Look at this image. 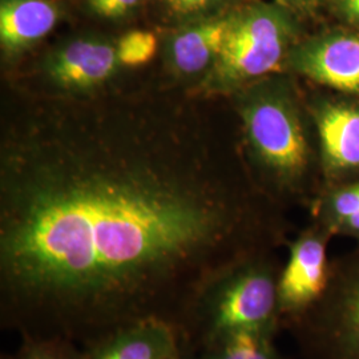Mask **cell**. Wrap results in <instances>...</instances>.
<instances>
[{
	"label": "cell",
	"mask_w": 359,
	"mask_h": 359,
	"mask_svg": "<svg viewBox=\"0 0 359 359\" xmlns=\"http://www.w3.org/2000/svg\"><path fill=\"white\" fill-rule=\"evenodd\" d=\"M295 19L277 3L234 10L224 47L206 74V90H238L280 68L297 44Z\"/></svg>",
	"instance_id": "3957f363"
},
{
	"label": "cell",
	"mask_w": 359,
	"mask_h": 359,
	"mask_svg": "<svg viewBox=\"0 0 359 359\" xmlns=\"http://www.w3.org/2000/svg\"><path fill=\"white\" fill-rule=\"evenodd\" d=\"M116 46L121 65L137 67L148 63L154 57L157 50V38L148 31H130Z\"/></svg>",
	"instance_id": "2e32d148"
},
{
	"label": "cell",
	"mask_w": 359,
	"mask_h": 359,
	"mask_svg": "<svg viewBox=\"0 0 359 359\" xmlns=\"http://www.w3.org/2000/svg\"><path fill=\"white\" fill-rule=\"evenodd\" d=\"M326 1L327 0H276L277 4L293 13L295 18L314 15Z\"/></svg>",
	"instance_id": "d6986e66"
},
{
	"label": "cell",
	"mask_w": 359,
	"mask_h": 359,
	"mask_svg": "<svg viewBox=\"0 0 359 359\" xmlns=\"http://www.w3.org/2000/svg\"><path fill=\"white\" fill-rule=\"evenodd\" d=\"M234 10L189 22L169 43V59L182 75H196L210 69L217 60L231 26Z\"/></svg>",
	"instance_id": "30bf717a"
},
{
	"label": "cell",
	"mask_w": 359,
	"mask_h": 359,
	"mask_svg": "<svg viewBox=\"0 0 359 359\" xmlns=\"http://www.w3.org/2000/svg\"><path fill=\"white\" fill-rule=\"evenodd\" d=\"M142 0H88L90 10L105 19H120L132 13Z\"/></svg>",
	"instance_id": "ac0fdd59"
},
{
	"label": "cell",
	"mask_w": 359,
	"mask_h": 359,
	"mask_svg": "<svg viewBox=\"0 0 359 359\" xmlns=\"http://www.w3.org/2000/svg\"><path fill=\"white\" fill-rule=\"evenodd\" d=\"M182 359H187V358H184V357H182Z\"/></svg>",
	"instance_id": "44dd1931"
},
{
	"label": "cell",
	"mask_w": 359,
	"mask_h": 359,
	"mask_svg": "<svg viewBox=\"0 0 359 359\" xmlns=\"http://www.w3.org/2000/svg\"><path fill=\"white\" fill-rule=\"evenodd\" d=\"M240 115L249 144L280 193L299 191L309 147L293 93L283 81L248 86Z\"/></svg>",
	"instance_id": "277c9868"
},
{
	"label": "cell",
	"mask_w": 359,
	"mask_h": 359,
	"mask_svg": "<svg viewBox=\"0 0 359 359\" xmlns=\"http://www.w3.org/2000/svg\"><path fill=\"white\" fill-rule=\"evenodd\" d=\"M330 237L329 231L314 224L289 245L278 283L283 329L287 330L302 318L321 299L330 283L333 271L327 249Z\"/></svg>",
	"instance_id": "8992f818"
},
{
	"label": "cell",
	"mask_w": 359,
	"mask_h": 359,
	"mask_svg": "<svg viewBox=\"0 0 359 359\" xmlns=\"http://www.w3.org/2000/svg\"><path fill=\"white\" fill-rule=\"evenodd\" d=\"M228 1L231 0H164L169 13L185 22L210 16Z\"/></svg>",
	"instance_id": "e0dca14e"
},
{
	"label": "cell",
	"mask_w": 359,
	"mask_h": 359,
	"mask_svg": "<svg viewBox=\"0 0 359 359\" xmlns=\"http://www.w3.org/2000/svg\"><path fill=\"white\" fill-rule=\"evenodd\" d=\"M1 359H84L81 347L60 338H22V345L13 354Z\"/></svg>",
	"instance_id": "9a60e30c"
},
{
	"label": "cell",
	"mask_w": 359,
	"mask_h": 359,
	"mask_svg": "<svg viewBox=\"0 0 359 359\" xmlns=\"http://www.w3.org/2000/svg\"><path fill=\"white\" fill-rule=\"evenodd\" d=\"M287 65L314 83L359 96V31L335 29L297 43Z\"/></svg>",
	"instance_id": "52a82bcc"
},
{
	"label": "cell",
	"mask_w": 359,
	"mask_h": 359,
	"mask_svg": "<svg viewBox=\"0 0 359 359\" xmlns=\"http://www.w3.org/2000/svg\"><path fill=\"white\" fill-rule=\"evenodd\" d=\"M335 13L359 29V0H330Z\"/></svg>",
	"instance_id": "ffe728a7"
},
{
	"label": "cell",
	"mask_w": 359,
	"mask_h": 359,
	"mask_svg": "<svg viewBox=\"0 0 359 359\" xmlns=\"http://www.w3.org/2000/svg\"><path fill=\"white\" fill-rule=\"evenodd\" d=\"M51 0H0L1 50L15 56L47 36L59 20Z\"/></svg>",
	"instance_id": "7c38bea8"
},
{
	"label": "cell",
	"mask_w": 359,
	"mask_h": 359,
	"mask_svg": "<svg viewBox=\"0 0 359 359\" xmlns=\"http://www.w3.org/2000/svg\"><path fill=\"white\" fill-rule=\"evenodd\" d=\"M287 330L305 359H359V249L333 262L321 299Z\"/></svg>",
	"instance_id": "5b68a950"
},
{
	"label": "cell",
	"mask_w": 359,
	"mask_h": 359,
	"mask_svg": "<svg viewBox=\"0 0 359 359\" xmlns=\"http://www.w3.org/2000/svg\"><path fill=\"white\" fill-rule=\"evenodd\" d=\"M185 358V357H184ZM187 359H285L276 346V337L257 332L231 334Z\"/></svg>",
	"instance_id": "5bb4252c"
},
{
	"label": "cell",
	"mask_w": 359,
	"mask_h": 359,
	"mask_svg": "<svg viewBox=\"0 0 359 359\" xmlns=\"http://www.w3.org/2000/svg\"><path fill=\"white\" fill-rule=\"evenodd\" d=\"M182 129L132 109H51L7 136L0 326L80 347L137 322L181 330L222 270L276 241L274 218Z\"/></svg>",
	"instance_id": "6da1fadb"
},
{
	"label": "cell",
	"mask_w": 359,
	"mask_h": 359,
	"mask_svg": "<svg viewBox=\"0 0 359 359\" xmlns=\"http://www.w3.org/2000/svg\"><path fill=\"white\" fill-rule=\"evenodd\" d=\"M314 115L325 169L333 175L359 169V107L322 103Z\"/></svg>",
	"instance_id": "8fae6325"
},
{
	"label": "cell",
	"mask_w": 359,
	"mask_h": 359,
	"mask_svg": "<svg viewBox=\"0 0 359 359\" xmlns=\"http://www.w3.org/2000/svg\"><path fill=\"white\" fill-rule=\"evenodd\" d=\"M84 359H182L180 334L167 322H137L81 347Z\"/></svg>",
	"instance_id": "9c48e42d"
},
{
	"label": "cell",
	"mask_w": 359,
	"mask_h": 359,
	"mask_svg": "<svg viewBox=\"0 0 359 359\" xmlns=\"http://www.w3.org/2000/svg\"><path fill=\"white\" fill-rule=\"evenodd\" d=\"M261 252L212 278L193 301L180 330L182 357L193 358L226 335L283 330L278 283L281 265Z\"/></svg>",
	"instance_id": "7a4b0ae2"
},
{
	"label": "cell",
	"mask_w": 359,
	"mask_h": 359,
	"mask_svg": "<svg viewBox=\"0 0 359 359\" xmlns=\"http://www.w3.org/2000/svg\"><path fill=\"white\" fill-rule=\"evenodd\" d=\"M118 65L117 46L105 39L80 38L53 52L47 71L59 87L86 90L96 88L114 76Z\"/></svg>",
	"instance_id": "ba28073f"
},
{
	"label": "cell",
	"mask_w": 359,
	"mask_h": 359,
	"mask_svg": "<svg viewBox=\"0 0 359 359\" xmlns=\"http://www.w3.org/2000/svg\"><path fill=\"white\" fill-rule=\"evenodd\" d=\"M316 224L332 236H346L359 243V180L334 187L313 204Z\"/></svg>",
	"instance_id": "4fadbf2b"
}]
</instances>
